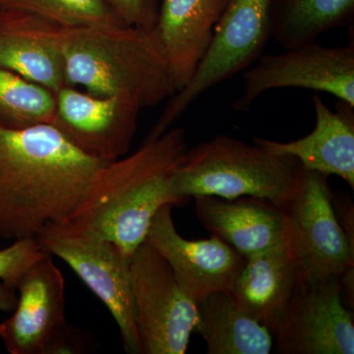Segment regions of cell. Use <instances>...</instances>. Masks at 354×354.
<instances>
[{
    "label": "cell",
    "instance_id": "cb8c5ba5",
    "mask_svg": "<svg viewBox=\"0 0 354 354\" xmlns=\"http://www.w3.org/2000/svg\"><path fill=\"white\" fill-rule=\"evenodd\" d=\"M124 24L153 29L157 25L160 0H108Z\"/></svg>",
    "mask_w": 354,
    "mask_h": 354
},
{
    "label": "cell",
    "instance_id": "4fadbf2b",
    "mask_svg": "<svg viewBox=\"0 0 354 354\" xmlns=\"http://www.w3.org/2000/svg\"><path fill=\"white\" fill-rule=\"evenodd\" d=\"M172 207L167 204L158 209L145 241L169 263L195 304L209 293L230 290L245 265V256L216 235L198 241L183 239L172 220Z\"/></svg>",
    "mask_w": 354,
    "mask_h": 354
},
{
    "label": "cell",
    "instance_id": "d6986e66",
    "mask_svg": "<svg viewBox=\"0 0 354 354\" xmlns=\"http://www.w3.org/2000/svg\"><path fill=\"white\" fill-rule=\"evenodd\" d=\"M198 333L208 354H269L270 330L237 304L228 291L209 293L196 302Z\"/></svg>",
    "mask_w": 354,
    "mask_h": 354
},
{
    "label": "cell",
    "instance_id": "44dd1931",
    "mask_svg": "<svg viewBox=\"0 0 354 354\" xmlns=\"http://www.w3.org/2000/svg\"><path fill=\"white\" fill-rule=\"evenodd\" d=\"M55 97L50 90L0 67V125L25 128L51 124Z\"/></svg>",
    "mask_w": 354,
    "mask_h": 354
},
{
    "label": "cell",
    "instance_id": "7c38bea8",
    "mask_svg": "<svg viewBox=\"0 0 354 354\" xmlns=\"http://www.w3.org/2000/svg\"><path fill=\"white\" fill-rule=\"evenodd\" d=\"M51 125L90 157L113 162L129 151L141 104L127 95H95L65 86L55 94Z\"/></svg>",
    "mask_w": 354,
    "mask_h": 354
},
{
    "label": "cell",
    "instance_id": "7a4b0ae2",
    "mask_svg": "<svg viewBox=\"0 0 354 354\" xmlns=\"http://www.w3.org/2000/svg\"><path fill=\"white\" fill-rule=\"evenodd\" d=\"M187 149L184 129L171 127L145 140L131 155L108 162L67 223L113 242L130 257L145 241L158 209L178 205L171 190V174Z\"/></svg>",
    "mask_w": 354,
    "mask_h": 354
},
{
    "label": "cell",
    "instance_id": "7402d4cb",
    "mask_svg": "<svg viewBox=\"0 0 354 354\" xmlns=\"http://www.w3.org/2000/svg\"><path fill=\"white\" fill-rule=\"evenodd\" d=\"M0 6L31 11L64 28L127 25L108 0H0Z\"/></svg>",
    "mask_w": 354,
    "mask_h": 354
},
{
    "label": "cell",
    "instance_id": "6da1fadb",
    "mask_svg": "<svg viewBox=\"0 0 354 354\" xmlns=\"http://www.w3.org/2000/svg\"><path fill=\"white\" fill-rule=\"evenodd\" d=\"M109 162L86 155L51 124L0 125V234L37 237L69 223Z\"/></svg>",
    "mask_w": 354,
    "mask_h": 354
},
{
    "label": "cell",
    "instance_id": "9a60e30c",
    "mask_svg": "<svg viewBox=\"0 0 354 354\" xmlns=\"http://www.w3.org/2000/svg\"><path fill=\"white\" fill-rule=\"evenodd\" d=\"M228 0H162L156 30L177 91L206 57Z\"/></svg>",
    "mask_w": 354,
    "mask_h": 354
},
{
    "label": "cell",
    "instance_id": "5bb4252c",
    "mask_svg": "<svg viewBox=\"0 0 354 354\" xmlns=\"http://www.w3.org/2000/svg\"><path fill=\"white\" fill-rule=\"evenodd\" d=\"M62 30L31 11L0 6V67L55 94L67 86Z\"/></svg>",
    "mask_w": 354,
    "mask_h": 354
},
{
    "label": "cell",
    "instance_id": "2e32d148",
    "mask_svg": "<svg viewBox=\"0 0 354 354\" xmlns=\"http://www.w3.org/2000/svg\"><path fill=\"white\" fill-rule=\"evenodd\" d=\"M312 102L316 124L307 136L288 143L254 137L253 143L292 156L308 171L339 176L354 189V106L339 100L333 111L316 94Z\"/></svg>",
    "mask_w": 354,
    "mask_h": 354
},
{
    "label": "cell",
    "instance_id": "5b68a950",
    "mask_svg": "<svg viewBox=\"0 0 354 354\" xmlns=\"http://www.w3.org/2000/svg\"><path fill=\"white\" fill-rule=\"evenodd\" d=\"M328 177L302 167L292 196L279 208L299 281L341 278L354 268V246L335 216Z\"/></svg>",
    "mask_w": 354,
    "mask_h": 354
},
{
    "label": "cell",
    "instance_id": "4316f807",
    "mask_svg": "<svg viewBox=\"0 0 354 354\" xmlns=\"http://www.w3.org/2000/svg\"><path fill=\"white\" fill-rule=\"evenodd\" d=\"M1 239H2L1 234H0V241H1Z\"/></svg>",
    "mask_w": 354,
    "mask_h": 354
},
{
    "label": "cell",
    "instance_id": "603a6c76",
    "mask_svg": "<svg viewBox=\"0 0 354 354\" xmlns=\"http://www.w3.org/2000/svg\"><path fill=\"white\" fill-rule=\"evenodd\" d=\"M48 253L37 237L17 239L6 248L0 249V281L17 290L25 272Z\"/></svg>",
    "mask_w": 354,
    "mask_h": 354
},
{
    "label": "cell",
    "instance_id": "8992f818",
    "mask_svg": "<svg viewBox=\"0 0 354 354\" xmlns=\"http://www.w3.org/2000/svg\"><path fill=\"white\" fill-rule=\"evenodd\" d=\"M272 0H228L214 38L189 83L169 99L147 140L164 134L197 99L257 62L270 36Z\"/></svg>",
    "mask_w": 354,
    "mask_h": 354
},
{
    "label": "cell",
    "instance_id": "484cf974",
    "mask_svg": "<svg viewBox=\"0 0 354 354\" xmlns=\"http://www.w3.org/2000/svg\"><path fill=\"white\" fill-rule=\"evenodd\" d=\"M16 291L13 286L0 283V311L13 312L18 299Z\"/></svg>",
    "mask_w": 354,
    "mask_h": 354
},
{
    "label": "cell",
    "instance_id": "d4e9b609",
    "mask_svg": "<svg viewBox=\"0 0 354 354\" xmlns=\"http://www.w3.org/2000/svg\"><path fill=\"white\" fill-rule=\"evenodd\" d=\"M332 204L335 216L346 232L348 241L354 246V208L351 199H346L339 195L332 194Z\"/></svg>",
    "mask_w": 354,
    "mask_h": 354
},
{
    "label": "cell",
    "instance_id": "277c9868",
    "mask_svg": "<svg viewBox=\"0 0 354 354\" xmlns=\"http://www.w3.org/2000/svg\"><path fill=\"white\" fill-rule=\"evenodd\" d=\"M301 169L292 156L216 135L187 149L172 171L171 190L178 205L195 196H250L281 208L292 196Z\"/></svg>",
    "mask_w": 354,
    "mask_h": 354
},
{
    "label": "cell",
    "instance_id": "3957f363",
    "mask_svg": "<svg viewBox=\"0 0 354 354\" xmlns=\"http://www.w3.org/2000/svg\"><path fill=\"white\" fill-rule=\"evenodd\" d=\"M62 50L67 86L127 95L143 109L177 92L156 27H62Z\"/></svg>",
    "mask_w": 354,
    "mask_h": 354
},
{
    "label": "cell",
    "instance_id": "30bf717a",
    "mask_svg": "<svg viewBox=\"0 0 354 354\" xmlns=\"http://www.w3.org/2000/svg\"><path fill=\"white\" fill-rule=\"evenodd\" d=\"M281 354H353V310L337 277L299 281L271 329Z\"/></svg>",
    "mask_w": 354,
    "mask_h": 354
},
{
    "label": "cell",
    "instance_id": "9c48e42d",
    "mask_svg": "<svg viewBox=\"0 0 354 354\" xmlns=\"http://www.w3.org/2000/svg\"><path fill=\"white\" fill-rule=\"evenodd\" d=\"M37 239L46 252L64 261L108 307L120 328L125 351L141 354L135 326L129 256L113 242L85 234L70 223L46 225Z\"/></svg>",
    "mask_w": 354,
    "mask_h": 354
},
{
    "label": "cell",
    "instance_id": "8fae6325",
    "mask_svg": "<svg viewBox=\"0 0 354 354\" xmlns=\"http://www.w3.org/2000/svg\"><path fill=\"white\" fill-rule=\"evenodd\" d=\"M243 93L232 108L250 111L253 102L269 90L301 88L329 93L354 106V43L327 48L313 41L279 55H262L243 71Z\"/></svg>",
    "mask_w": 354,
    "mask_h": 354
},
{
    "label": "cell",
    "instance_id": "e0dca14e",
    "mask_svg": "<svg viewBox=\"0 0 354 354\" xmlns=\"http://www.w3.org/2000/svg\"><path fill=\"white\" fill-rule=\"evenodd\" d=\"M193 198L203 227L245 257L283 241V214L274 203L250 196Z\"/></svg>",
    "mask_w": 354,
    "mask_h": 354
},
{
    "label": "cell",
    "instance_id": "ba28073f",
    "mask_svg": "<svg viewBox=\"0 0 354 354\" xmlns=\"http://www.w3.org/2000/svg\"><path fill=\"white\" fill-rule=\"evenodd\" d=\"M17 291L12 315L0 323V339L7 353H82L88 335L67 322L64 278L50 254L25 272Z\"/></svg>",
    "mask_w": 354,
    "mask_h": 354
},
{
    "label": "cell",
    "instance_id": "ac0fdd59",
    "mask_svg": "<svg viewBox=\"0 0 354 354\" xmlns=\"http://www.w3.org/2000/svg\"><path fill=\"white\" fill-rule=\"evenodd\" d=\"M298 277L285 241L247 256L228 292L248 315L271 332L295 290Z\"/></svg>",
    "mask_w": 354,
    "mask_h": 354
},
{
    "label": "cell",
    "instance_id": "52a82bcc",
    "mask_svg": "<svg viewBox=\"0 0 354 354\" xmlns=\"http://www.w3.org/2000/svg\"><path fill=\"white\" fill-rule=\"evenodd\" d=\"M129 267L141 354H185L195 333L196 304L148 242L131 254Z\"/></svg>",
    "mask_w": 354,
    "mask_h": 354
},
{
    "label": "cell",
    "instance_id": "ffe728a7",
    "mask_svg": "<svg viewBox=\"0 0 354 354\" xmlns=\"http://www.w3.org/2000/svg\"><path fill=\"white\" fill-rule=\"evenodd\" d=\"M353 20L354 0H272L270 36L288 50L335 28L353 27Z\"/></svg>",
    "mask_w": 354,
    "mask_h": 354
}]
</instances>
